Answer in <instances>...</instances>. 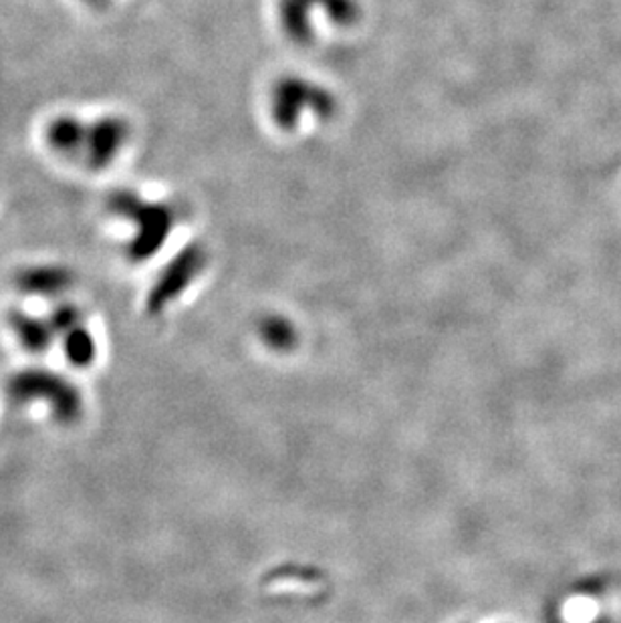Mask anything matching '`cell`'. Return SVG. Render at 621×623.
I'll list each match as a JSON object with an SVG mask.
<instances>
[{"instance_id": "10", "label": "cell", "mask_w": 621, "mask_h": 623, "mask_svg": "<svg viewBox=\"0 0 621 623\" xmlns=\"http://www.w3.org/2000/svg\"><path fill=\"white\" fill-rule=\"evenodd\" d=\"M48 324L55 334L65 336L67 331H72L73 327L81 325V312L73 303H61L48 315Z\"/></svg>"}, {"instance_id": "2", "label": "cell", "mask_w": 621, "mask_h": 623, "mask_svg": "<svg viewBox=\"0 0 621 623\" xmlns=\"http://www.w3.org/2000/svg\"><path fill=\"white\" fill-rule=\"evenodd\" d=\"M132 138V123L120 113L99 116L87 125L84 162L89 172H103L120 160Z\"/></svg>"}, {"instance_id": "6", "label": "cell", "mask_w": 621, "mask_h": 623, "mask_svg": "<svg viewBox=\"0 0 621 623\" xmlns=\"http://www.w3.org/2000/svg\"><path fill=\"white\" fill-rule=\"evenodd\" d=\"M87 125L75 113H59L51 118L45 125V144L53 154L67 160H81L84 157L85 140H87Z\"/></svg>"}, {"instance_id": "3", "label": "cell", "mask_w": 621, "mask_h": 623, "mask_svg": "<svg viewBox=\"0 0 621 623\" xmlns=\"http://www.w3.org/2000/svg\"><path fill=\"white\" fill-rule=\"evenodd\" d=\"M130 225L133 227V237L126 247V254L132 263H145L166 244L174 228V212L164 203L144 200L130 218Z\"/></svg>"}, {"instance_id": "8", "label": "cell", "mask_w": 621, "mask_h": 623, "mask_svg": "<svg viewBox=\"0 0 621 623\" xmlns=\"http://www.w3.org/2000/svg\"><path fill=\"white\" fill-rule=\"evenodd\" d=\"M63 351L67 361L75 368H87L91 365L97 356L96 339L81 325L73 327L63 336Z\"/></svg>"}, {"instance_id": "5", "label": "cell", "mask_w": 621, "mask_h": 623, "mask_svg": "<svg viewBox=\"0 0 621 623\" xmlns=\"http://www.w3.org/2000/svg\"><path fill=\"white\" fill-rule=\"evenodd\" d=\"M72 285V271L61 264H31L14 275L17 291L35 297H59Z\"/></svg>"}, {"instance_id": "1", "label": "cell", "mask_w": 621, "mask_h": 623, "mask_svg": "<svg viewBox=\"0 0 621 623\" xmlns=\"http://www.w3.org/2000/svg\"><path fill=\"white\" fill-rule=\"evenodd\" d=\"M7 394L14 404L45 402L61 426H73L84 416L81 392L69 380L48 370L31 368L14 373L7 384Z\"/></svg>"}, {"instance_id": "11", "label": "cell", "mask_w": 621, "mask_h": 623, "mask_svg": "<svg viewBox=\"0 0 621 623\" xmlns=\"http://www.w3.org/2000/svg\"><path fill=\"white\" fill-rule=\"evenodd\" d=\"M269 336L266 339L269 341H273L275 346H287L288 341H291V334H288L287 329H285V325L283 324H273L269 327V331H266Z\"/></svg>"}, {"instance_id": "7", "label": "cell", "mask_w": 621, "mask_h": 623, "mask_svg": "<svg viewBox=\"0 0 621 623\" xmlns=\"http://www.w3.org/2000/svg\"><path fill=\"white\" fill-rule=\"evenodd\" d=\"M9 325H11L12 334L19 339V343L29 353L41 356L51 348L55 331L45 319L31 315V313L11 312L9 313Z\"/></svg>"}, {"instance_id": "4", "label": "cell", "mask_w": 621, "mask_h": 623, "mask_svg": "<svg viewBox=\"0 0 621 623\" xmlns=\"http://www.w3.org/2000/svg\"><path fill=\"white\" fill-rule=\"evenodd\" d=\"M204 266V252L198 247H186L179 251L166 269L155 278L154 287L150 288L145 307L152 315L164 312L167 305L190 287L192 281L200 275Z\"/></svg>"}, {"instance_id": "9", "label": "cell", "mask_w": 621, "mask_h": 623, "mask_svg": "<svg viewBox=\"0 0 621 623\" xmlns=\"http://www.w3.org/2000/svg\"><path fill=\"white\" fill-rule=\"evenodd\" d=\"M144 200V196L135 193L132 188H116L106 198V210H108L109 215L130 222V218L135 215V210L142 206Z\"/></svg>"}, {"instance_id": "12", "label": "cell", "mask_w": 621, "mask_h": 623, "mask_svg": "<svg viewBox=\"0 0 621 623\" xmlns=\"http://www.w3.org/2000/svg\"><path fill=\"white\" fill-rule=\"evenodd\" d=\"M81 2L87 4V7H91V9H101V7L108 4L109 0H81Z\"/></svg>"}]
</instances>
